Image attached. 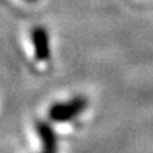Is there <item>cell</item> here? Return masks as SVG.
<instances>
[{"instance_id": "obj_1", "label": "cell", "mask_w": 153, "mask_h": 153, "mask_svg": "<svg viewBox=\"0 0 153 153\" xmlns=\"http://www.w3.org/2000/svg\"><path fill=\"white\" fill-rule=\"evenodd\" d=\"M87 108V100L83 95H76L66 102H59L51 106L48 110L51 121L54 122H67L74 120Z\"/></svg>"}, {"instance_id": "obj_2", "label": "cell", "mask_w": 153, "mask_h": 153, "mask_svg": "<svg viewBox=\"0 0 153 153\" xmlns=\"http://www.w3.org/2000/svg\"><path fill=\"white\" fill-rule=\"evenodd\" d=\"M32 45L35 56L39 62H47L51 56L50 36L45 27H35L32 31Z\"/></svg>"}, {"instance_id": "obj_3", "label": "cell", "mask_w": 153, "mask_h": 153, "mask_svg": "<svg viewBox=\"0 0 153 153\" xmlns=\"http://www.w3.org/2000/svg\"><path fill=\"white\" fill-rule=\"evenodd\" d=\"M35 129L42 141V153H58V138L54 128L46 121H36Z\"/></svg>"}, {"instance_id": "obj_4", "label": "cell", "mask_w": 153, "mask_h": 153, "mask_svg": "<svg viewBox=\"0 0 153 153\" xmlns=\"http://www.w3.org/2000/svg\"><path fill=\"white\" fill-rule=\"evenodd\" d=\"M27 1H36V0H27Z\"/></svg>"}]
</instances>
